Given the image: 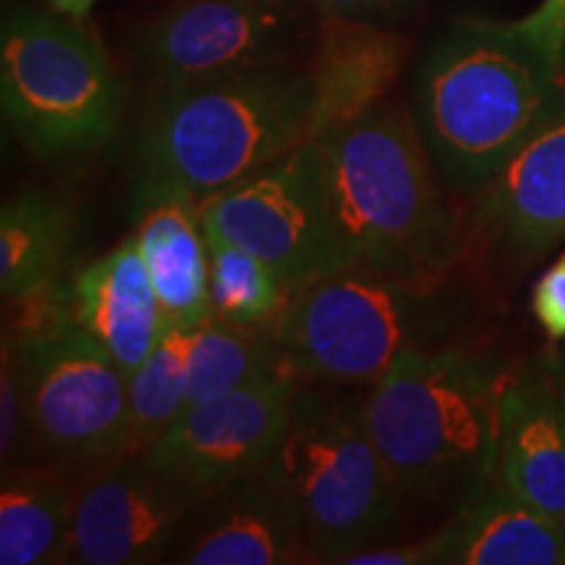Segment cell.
<instances>
[{"label":"cell","instance_id":"obj_1","mask_svg":"<svg viewBox=\"0 0 565 565\" xmlns=\"http://www.w3.org/2000/svg\"><path fill=\"white\" fill-rule=\"evenodd\" d=\"M315 147L343 263L422 286L445 282L463 249L461 223L414 113L385 100Z\"/></svg>","mask_w":565,"mask_h":565},{"label":"cell","instance_id":"obj_2","mask_svg":"<svg viewBox=\"0 0 565 565\" xmlns=\"http://www.w3.org/2000/svg\"><path fill=\"white\" fill-rule=\"evenodd\" d=\"M307 63L162 87L131 152V207L181 194L204 204L309 139Z\"/></svg>","mask_w":565,"mask_h":565},{"label":"cell","instance_id":"obj_3","mask_svg":"<svg viewBox=\"0 0 565 565\" xmlns=\"http://www.w3.org/2000/svg\"><path fill=\"white\" fill-rule=\"evenodd\" d=\"M565 110V68L513 24L461 21L414 84V118L443 179L479 194L542 126Z\"/></svg>","mask_w":565,"mask_h":565},{"label":"cell","instance_id":"obj_4","mask_svg":"<svg viewBox=\"0 0 565 565\" xmlns=\"http://www.w3.org/2000/svg\"><path fill=\"white\" fill-rule=\"evenodd\" d=\"M508 374L484 353L429 345L370 385L364 424L404 498L469 492L492 475Z\"/></svg>","mask_w":565,"mask_h":565},{"label":"cell","instance_id":"obj_5","mask_svg":"<svg viewBox=\"0 0 565 565\" xmlns=\"http://www.w3.org/2000/svg\"><path fill=\"white\" fill-rule=\"evenodd\" d=\"M265 471L294 500L315 563L383 545L404 503L362 406L303 383Z\"/></svg>","mask_w":565,"mask_h":565},{"label":"cell","instance_id":"obj_6","mask_svg":"<svg viewBox=\"0 0 565 565\" xmlns=\"http://www.w3.org/2000/svg\"><path fill=\"white\" fill-rule=\"evenodd\" d=\"M448 330L440 282L422 286L343 265L288 294L275 338L309 383L372 385L401 353L440 345Z\"/></svg>","mask_w":565,"mask_h":565},{"label":"cell","instance_id":"obj_7","mask_svg":"<svg viewBox=\"0 0 565 565\" xmlns=\"http://www.w3.org/2000/svg\"><path fill=\"white\" fill-rule=\"evenodd\" d=\"M6 328L21 356L34 454L92 469L124 454L129 377L71 312L61 286L13 301Z\"/></svg>","mask_w":565,"mask_h":565},{"label":"cell","instance_id":"obj_8","mask_svg":"<svg viewBox=\"0 0 565 565\" xmlns=\"http://www.w3.org/2000/svg\"><path fill=\"white\" fill-rule=\"evenodd\" d=\"M0 103L30 150L76 154L116 137L124 92L79 19L24 6L6 11L0 26Z\"/></svg>","mask_w":565,"mask_h":565},{"label":"cell","instance_id":"obj_9","mask_svg":"<svg viewBox=\"0 0 565 565\" xmlns=\"http://www.w3.org/2000/svg\"><path fill=\"white\" fill-rule=\"evenodd\" d=\"M204 233L273 265L288 288L343 267L322 194L315 139L202 204Z\"/></svg>","mask_w":565,"mask_h":565},{"label":"cell","instance_id":"obj_10","mask_svg":"<svg viewBox=\"0 0 565 565\" xmlns=\"http://www.w3.org/2000/svg\"><path fill=\"white\" fill-rule=\"evenodd\" d=\"M301 0H189L147 26L139 61L160 87L296 63L312 47Z\"/></svg>","mask_w":565,"mask_h":565},{"label":"cell","instance_id":"obj_11","mask_svg":"<svg viewBox=\"0 0 565 565\" xmlns=\"http://www.w3.org/2000/svg\"><path fill=\"white\" fill-rule=\"evenodd\" d=\"M202 498L160 471L145 454H118L76 482L63 563H166Z\"/></svg>","mask_w":565,"mask_h":565},{"label":"cell","instance_id":"obj_12","mask_svg":"<svg viewBox=\"0 0 565 565\" xmlns=\"http://www.w3.org/2000/svg\"><path fill=\"white\" fill-rule=\"evenodd\" d=\"M303 380L291 366L189 406L166 435L141 454L175 482L207 498L263 469L280 440Z\"/></svg>","mask_w":565,"mask_h":565},{"label":"cell","instance_id":"obj_13","mask_svg":"<svg viewBox=\"0 0 565 565\" xmlns=\"http://www.w3.org/2000/svg\"><path fill=\"white\" fill-rule=\"evenodd\" d=\"M166 563L291 565L315 557L294 500L263 466L207 494Z\"/></svg>","mask_w":565,"mask_h":565},{"label":"cell","instance_id":"obj_14","mask_svg":"<svg viewBox=\"0 0 565 565\" xmlns=\"http://www.w3.org/2000/svg\"><path fill=\"white\" fill-rule=\"evenodd\" d=\"M492 475L534 511L565 524V374L534 362L508 374Z\"/></svg>","mask_w":565,"mask_h":565},{"label":"cell","instance_id":"obj_15","mask_svg":"<svg viewBox=\"0 0 565 565\" xmlns=\"http://www.w3.org/2000/svg\"><path fill=\"white\" fill-rule=\"evenodd\" d=\"M408 61V40L370 21L324 13L307 55L309 139L356 121L387 100Z\"/></svg>","mask_w":565,"mask_h":565},{"label":"cell","instance_id":"obj_16","mask_svg":"<svg viewBox=\"0 0 565 565\" xmlns=\"http://www.w3.org/2000/svg\"><path fill=\"white\" fill-rule=\"evenodd\" d=\"M477 196L490 244L534 259L565 238V110L542 126Z\"/></svg>","mask_w":565,"mask_h":565},{"label":"cell","instance_id":"obj_17","mask_svg":"<svg viewBox=\"0 0 565 565\" xmlns=\"http://www.w3.org/2000/svg\"><path fill=\"white\" fill-rule=\"evenodd\" d=\"M433 536L435 565H565V524L484 477Z\"/></svg>","mask_w":565,"mask_h":565},{"label":"cell","instance_id":"obj_18","mask_svg":"<svg viewBox=\"0 0 565 565\" xmlns=\"http://www.w3.org/2000/svg\"><path fill=\"white\" fill-rule=\"evenodd\" d=\"M66 294L71 312L116 359L126 377L150 356L168 328L137 236L82 267Z\"/></svg>","mask_w":565,"mask_h":565},{"label":"cell","instance_id":"obj_19","mask_svg":"<svg viewBox=\"0 0 565 565\" xmlns=\"http://www.w3.org/2000/svg\"><path fill=\"white\" fill-rule=\"evenodd\" d=\"M134 236L166 320L196 328L212 315L210 252L202 204L171 194L134 210Z\"/></svg>","mask_w":565,"mask_h":565},{"label":"cell","instance_id":"obj_20","mask_svg":"<svg viewBox=\"0 0 565 565\" xmlns=\"http://www.w3.org/2000/svg\"><path fill=\"white\" fill-rule=\"evenodd\" d=\"M76 484L58 469L3 466L0 563L58 565L66 555Z\"/></svg>","mask_w":565,"mask_h":565},{"label":"cell","instance_id":"obj_21","mask_svg":"<svg viewBox=\"0 0 565 565\" xmlns=\"http://www.w3.org/2000/svg\"><path fill=\"white\" fill-rule=\"evenodd\" d=\"M74 215L58 196L26 189L0 210V294L6 301L53 286L71 246Z\"/></svg>","mask_w":565,"mask_h":565},{"label":"cell","instance_id":"obj_22","mask_svg":"<svg viewBox=\"0 0 565 565\" xmlns=\"http://www.w3.org/2000/svg\"><path fill=\"white\" fill-rule=\"evenodd\" d=\"M270 328H249L210 315L192 328L186 364V408L286 366ZM183 408V412H186Z\"/></svg>","mask_w":565,"mask_h":565},{"label":"cell","instance_id":"obj_23","mask_svg":"<svg viewBox=\"0 0 565 565\" xmlns=\"http://www.w3.org/2000/svg\"><path fill=\"white\" fill-rule=\"evenodd\" d=\"M192 328L168 322L150 356L129 374L124 454H139L173 427L186 408V364Z\"/></svg>","mask_w":565,"mask_h":565},{"label":"cell","instance_id":"obj_24","mask_svg":"<svg viewBox=\"0 0 565 565\" xmlns=\"http://www.w3.org/2000/svg\"><path fill=\"white\" fill-rule=\"evenodd\" d=\"M212 315L249 328H270L291 288L273 265L221 238L207 236Z\"/></svg>","mask_w":565,"mask_h":565},{"label":"cell","instance_id":"obj_25","mask_svg":"<svg viewBox=\"0 0 565 565\" xmlns=\"http://www.w3.org/2000/svg\"><path fill=\"white\" fill-rule=\"evenodd\" d=\"M34 454L30 404H26V383L21 370V356L9 328H3V349H0V456L3 466L17 463L24 450Z\"/></svg>","mask_w":565,"mask_h":565},{"label":"cell","instance_id":"obj_26","mask_svg":"<svg viewBox=\"0 0 565 565\" xmlns=\"http://www.w3.org/2000/svg\"><path fill=\"white\" fill-rule=\"evenodd\" d=\"M513 26L555 66L565 68V0H542L532 13L513 21Z\"/></svg>","mask_w":565,"mask_h":565},{"label":"cell","instance_id":"obj_27","mask_svg":"<svg viewBox=\"0 0 565 565\" xmlns=\"http://www.w3.org/2000/svg\"><path fill=\"white\" fill-rule=\"evenodd\" d=\"M532 312L553 341L565 338V254L557 257V263L550 265L545 275L536 280Z\"/></svg>","mask_w":565,"mask_h":565},{"label":"cell","instance_id":"obj_28","mask_svg":"<svg viewBox=\"0 0 565 565\" xmlns=\"http://www.w3.org/2000/svg\"><path fill=\"white\" fill-rule=\"evenodd\" d=\"M343 565H435L433 536L404 542V545H374L351 555Z\"/></svg>","mask_w":565,"mask_h":565},{"label":"cell","instance_id":"obj_29","mask_svg":"<svg viewBox=\"0 0 565 565\" xmlns=\"http://www.w3.org/2000/svg\"><path fill=\"white\" fill-rule=\"evenodd\" d=\"M309 3L320 6V9H324V13H341V17H353V13L383 9V6H391L393 0H309Z\"/></svg>","mask_w":565,"mask_h":565},{"label":"cell","instance_id":"obj_30","mask_svg":"<svg viewBox=\"0 0 565 565\" xmlns=\"http://www.w3.org/2000/svg\"><path fill=\"white\" fill-rule=\"evenodd\" d=\"M95 3L97 0H47V6H51L53 11H58L63 17L71 19H84Z\"/></svg>","mask_w":565,"mask_h":565}]
</instances>
